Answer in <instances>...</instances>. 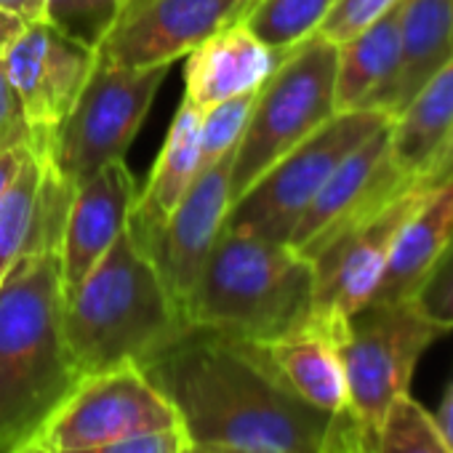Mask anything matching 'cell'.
Segmentation results:
<instances>
[{
  "mask_svg": "<svg viewBox=\"0 0 453 453\" xmlns=\"http://www.w3.org/2000/svg\"><path fill=\"white\" fill-rule=\"evenodd\" d=\"M173 426H179L176 411L150 376L139 365H120L86 376L51 416L41 440L59 453Z\"/></svg>",
  "mask_w": 453,
  "mask_h": 453,
  "instance_id": "10",
  "label": "cell"
},
{
  "mask_svg": "<svg viewBox=\"0 0 453 453\" xmlns=\"http://www.w3.org/2000/svg\"><path fill=\"white\" fill-rule=\"evenodd\" d=\"M429 187L413 184L371 219L328 241L312 259V312L310 318L344 331L347 320L368 307L384 278L395 238Z\"/></svg>",
  "mask_w": 453,
  "mask_h": 453,
  "instance_id": "9",
  "label": "cell"
},
{
  "mask_svg": "<svg viewBox=\"0 0 453 453\" xmlns=\"http://www.w3.org/2000/svg\"><path fill=\"white\" fill-rule=\"evenodd\" d=\"M373 453H453L432 413L411 395H403L384 416Z\"/></svg>",
  "mask_w": 453,
  "mask_h": 453,
  "instance_id": "26",
  "label": "cell"
},
{
  "mask_svg": "<svg viewBox=\"0 0 453 453\" xmlns=\"http://www.w3.org/2000/svg\"><path fill=\"white\" fill-rule=\"evenodd\" d=\"M43 171H46L43 155L30 150L14 184L0 197V283H4L12 267L27 254L38 219Z\"/></svg>",
  "mask_w": 453,
  "mask_h": 453,
  "instance_id": "23",
  "label": "cell"
},
{
  "mask_svg": "<svg viewBox=\"0 0 453 453\" xmlns=\"http://www.w3.org/2000/svg\"><path fill=\"white\" fill-rule=\"evenodd\" d=\"M0 9L14 12V14L25 17L27 22L43 19V0H0Z\"/></svg>",
  "mask_w": 453,
  "mask_h": 453,
  "instance_id": "37",
  "label": "cell"
},
{
  "mask_svg": "<svg viewBox=\"0 0 453 453\" xmlns=\"http://www.w3.org/2000/svg\"><path fill=\"white\" fill-rule=\"evenodd\" d=\"M257 91L251 94H241L226 102H219L208 110H203V120H200V171L216 160H221L224 155H230L246 126L251 118V107H254Z\"/></svg>",
  "mask_w": 453,
  "mask_h": 453,
  "instance_id": "27",
  "label": "cell"
},
{
  "mask_svg": "<svg viewBox=\"0 0 453 453\" xmlns=\"http://www.w3.org/2000/svg\"><path fill=\"white\" fill-rule=\"evenodd\" d=\"M453 131V59L389 120V150L416 181Z\"/></svg>",
  "mask_w": 453,
  "mask_h": 453,
  "instance_id": "22",
  "label": "cell"
},
{
  "mask_svg": "<svg viewBox=\"0 0 453 453\" xmlns=\"http://www.w3.org/2000/svg\"><path fill=\"white\" fill-rule=\"evenodd\" d=\"M442 334L413 299L368 304L347 320L339 339L347 413L373 448L387 411L408 395L421 355Z\"/></svg>",
  "mask_w": 453,
  "mask_h": 453,
  "instance_id": "7",
  "label": "cell"
},
{
  "mask_svg": "<svg viewBox=\"0 0 453 453\" xmlns=\"http://www.w3.org/2000/svg\"><path fill=\"white\" fill-rule=\"evenodd\" d=\"M334 0H254L243 25L278 57L318 35Z\"/></svg>",
  "mask_w": 453,
  "mask_h": 453,
  "instance_id": "24",
  "label": "cell"
},
{
  "mask_svg": "<svg viewBox=\"0 0 453 453\" xmlns=\"http://www.w3.org/2000/svg\"><path fill=\"white\" fill-rule=\"evenodd\" d=\"M59 251H30L0 283V448L38 440L83 381L67 347Z\"/></svg>",
  "mask_w": 453,
  "mask_h": 453,
  "instance_id": "2",
  "label": "cell"
},
{
  "mask_svg": "<svg viewBox=\"0 0 453 453\" xmlns=\"http://www.w3.org/2000/svg\"><path fill=\"white\" fill-rule=\"evenodd\" d=\"M342 334L307 318L299 328L259 344L278 376L310 405L347 413V376L339 349Z\"/></svg>",
  "mask_w": 453,
  "mask_h": 453,
  "instance_id": "18",
  "label": "cell"
},
{
  "mask_svg": "<svg viewBox=\"0 0 453 453\" xmlns=\"http://www.w3.org/2000/svg\"><path fill=\"white\" fill-rule=\"evenodd\" d=\"M33 144H25V147H12V150H4L0 152V197L6 195V189L14 184L19 168L25 165L27 155H30Z\"/></svg>",
  "mask_w": 453,
  "mask_h": 453,
  "instance_id": "34",
  "label": "cell"
},
{
  "mask_svg": "<svg viewBox=\"0 0 453 453\" xmlns=\"http://www.w3.org/2000/svg\"><path fill=\"white\" fill-rule=\"evenodd\" d=\"M334 86L336 46L323 35H312L280 57L273 75L257 91L249 126L235 147L233 200L336 115Z\"/></svg>",
  "mask_w": 453,
  "mask_h": 453,
  "instance_id": "5",
  "label": "cell"
},
{
  "mask_svg": "<svg viewBox=\"0 0 453 453\" xmlns=\"http://www.w3.org/2000/svg\"><path fill=\"white\" fill-rule=\"evenodd\" d=\"M25 144H33V131L22 115L19 99L6 75V67L0 62V152L12 147H25Z\"/></svg>",
  "mask_w": 453,
  "mask_h": 453,
  "instance_id": "31",
  "label": "cell"
},
{
  "mask_svg": "<svg viewBox=\"0 0 453 453\" xmlns=\"http://www.w3.org/2000/svg\"><path fill=\"white\" fill-rule=\"evenodd\" d=\"M62 323L83 379L120 365L142 368L187 328L157 265L128 226L96 267L65 291Z\"/></svg>",
  "mask_w": 453,
  "mask_h": 453,
  "instance_id": "3",
  "label": "cell"
},
{
  "mask_svg": "<svg viewBox=\"0 0 453 453\" xmlns=\"http://www.w3.org/2000/svg\"><path fill=\"white\" fill-rule=\"evenodd\" d=\"M179 453H238V450H230V448H221V445H205V442H192V440H184L181 450Z\"/></svg>",
  "mask_w": 453,
  "mask_h": 453,
  "instance_id": "38",
  "label": "cell"
},
{
  "mask_svg": "<svg viewBox=\"0 0 453 453\" xmlns=\"http://www.w3.org/2000/svg\"><path fill=\"white\" fill-rule=\"evenodd\" d=\"M280 57L243 22L219 30L187 54L184 99L200 110L241 94L259 91Z\"/></svg>",
  "mask_w": 453,
  "mask_h": 453,
  "instance_id": "16",
  "label": "cell"
},
{
  "mask_svg": "<svg viewBox=\"0 0 453 453\" xmlns=\"http://www.w3.org/2000/svg\"><path fill=\"white\" fill-rule=\"evenodd\" d=\"M376 448L360 434L357 424L352 421L349 413H342L339 424H336V432L328 442V448L323 453H373Z\"/></svg>",
  "mask_w": 453,
  "mask_h": 453,
  "instance_id": "32",
  "label": "cell"
},
{
  "mask_svg": "<svg viewBox=\"0 0 453 453\" xmlns=\"http://www.w3.org/2000/svg\"><path fill=\"white\" fill-rule=\"evenodd\" d=\"M136 192V179L126 160H115L73 187L59 243L65 291L75 288L120 238L128 226Z\"/></svg>",
  "mask_w": 453,
  "mask_h": 453,
  "instance_id": "15",
  "label": "cell"
},
{
  "mask_svg": "<svg viewBox=\"0 0 453 453\" xmlns=\"http://www.w3.org/2000/svg\"><path fill=\"white\" fill-rule=\"evenodd\" d=\"M413 302L445 334L453 331V243L442 254V259L437 262Z\"/></svg>",
  "mask_w": 453,
  "mask_h": 453,
  "instance_id": "29",
  "label": "cell"
},
{
  "mask_svg": "<svg viewBox=\"0 0 453 453\" xmlns=\"http://www.w3.org/2000/svg\"><path fill=\"white\" fill-rule=\"evenodd\" d=\"M312 312V265L294 246L221 230L184 307L200 326L254 344L299 328Z\"/></svg>",
  "mask_w": 453,
  "mask_h": 453,
  "instance_id": "4",
  "label": "cell"
},
{
  "mask_svg": "<svg viewBox=\"0 0 453 453\" xmlns=\"http://www.w3.org/2000/svg\"><path fill=\"white\" fill-rule=\"evenodd\" d=\"M403 6L405 0L381 14L373 25L336 46V115L355 110H379L400 57Z\"/></svg>",
  "mask_w": 453,
  "mask_h": 453,
  "instance_id": "21",
  "label": "cell"
},
{
  "mask_svg": "<svg viewBox=\"0 0 453 453\" xmlns=\"http://www.w3.org/2000/svg\"><path fill=\"white\" fill-rule=\"evenodd\" d=\"M12 453H54L41 437L38 440H30V442H25V445H19L17 450H12Z\"/></svg>",
  "mask_w": 453,
  "mask_h": 453,
  "instance_id": "39",
  "label": "cell"
},
{
  "mask_svg": "<svg viewBox=\"0 0 453 453\" xmlns=\"http://www.w3.org/2000/svg\"><path fill=\"white\" fill-rule=\"evenodd\" d=\"M448 176H453V131H450V136L445 139V144L437 150V155L429 160V165L421 171L418 184L434 187V184H440V181L448 179Z\"/></svg>",
  "mask_w": 453,
  "mask_h": 453,
  "instance_id": "33",
  "label": "cell"
},
{
  "mask_svg": "<svg viewBox=\"0 0 453 453\" xmlns=\"http://www.w3.org/2000/svg\"><path fill=\"white\" fill-rule=\"evenodd\" d=\"M453 243V176L429 187L403 221L371 304L411 302Z\"/></svg>",
  "mask_w": 453,
  "mask_h": 453,
  "instance_id": "17",
  "label": "cell"
},
{
  "mask_svg": "<svg viewBox=\"0 0 453 453\" xmlns=\"http://www.w3.org/2000/svg\"><path fill=\"white\" fill-rule=\"evenodd\" d=\"M168 67H118L94 54L91 73L67 118L43 142L33 144L67 181L81 184L104 165L126 160Z\"/></svg>",
  "mask_w": 453,
  "mask_h": 453,
  "instance_id": "6",
  "label": "cell"
},
{
  "mask_svg": "<svg viewBox=\"0 0 453 453\" xmlns=\"http://www.w3.org/2000/svg\"><path fill=\"white\" fill-rule=\"evenodd\" d=\"M200 120L203 110L181 99V107L176 110L168 136L150 171V181L142 192H136L128 219V230L139 243H147L163 230L200 173Z\"/></svg>",
  "mask_w": 453,
  "mask_h": 453,
  "instance_id": "19",
  "label": "cell"
},
{
  "mask_svg": "<svg viewBox=\"0 0 453 453\" xmlns=\"http://www.w3.org/2000/svg\"><path fill=\"white\" fill-rule=\"evenodd\" d=\"M387 123L389 115L379 110L334 115L323 128L283 155L265 176H259L241 197L230 203L224 230L288 243L299 219L339 163Z\"/></svg>",
  "mask_w": 453,
  "mask_h": 453,
  "instance_id": "8",
  "label": "cell"
},
{
  "mask_svg": "<svg viewBox=\"0 0 453 453\" xmlns=\"http://www.w3.org/2000/svg\"><path fill=\"white\" fill-rule=\"evenodd\" d=\"M400 0H334V6L320 25L318 35L331 41L334 46L349 41L368 25H373L381 14H387Z\"/></svg>",
  "mask_w": 453,
  "mask_h": 453,
  "instance_id": "28",
  "label": "cell"
},
{
  "mask_svg": "<svg viewBox=\"0 0 453 453\" xmlns=\"http://www.w3.org/2000/svg\"><path fill=\"white\" fill-rule=\"evenodd\" d=\"M432 418H434V426L440 429V434L445 437V442L453 448V381L445 389V397H442L437 413H432Z\"/></svg>",
  "mask_w": 453,
  "mask_h": 453,
  "instance_id": "36",
  "label": "cell"
},
{
  "mask_svg": "<svg viewBox=\"0 0 453 453\" xmlns=\"http://www.w3.org/2000/svg\"><path fill=\"white\" fill-rule=\"evenodd\" d=\"M233 157L235 150L230 155H224L221 160L205 165L192 181V187L187 189V195L181 197V203L176 205V211L171 213V219L165 221L163 230L152 235L147 243H139L157 265L181 312L200 280V273L205 267V259L219 233L224 230V219L233 203V192H230Z\"/></svg>",
  "mask_w": 453,
  "mask_h": 453,
  "instance_id": "14",
  "label": "cell"
},
{
  "mask_svg": "<svg viewBox=\"0 0 453 453\" xmlns=\"http://www.w3.org/2000/svg\"><path fill=\"white\" fill-rule=\"evenodd\" d=\"M94 54L46 22H30L12 46L4 67L33 131V144H43L67 118L91 73Z\"/></svg>",
  "mask_w": 453,
  "mask_h": 453,
  "instance_id": "13",
  "label": "cell"
},
{
  "mask_svg": "<svg viewBox=\"0 0 453 453\" xmlns=\"http://www.w3.org/2000/svg\"><path fill=\"white\" fill-rule=\"evenodd\" d=\"M254 0H128L96 49L118 67H171L205 38L243 22Z\"/></svg>",
  "mask_w": 453,
  "mask_h": 453,
  "instance_id": "12",
  "label": "cell"
},
{
  "mask_svg": "<svg viewBox=\"0 0 453 453\" xmlns=\"http://www.w3.org/2000/svg\"><path fill=\"white\" fill-rule=\"evenodd\" d=\"M413 184L418 181L397 165L389 150L387 123L339 163L299 219L288 246H294L304 259H312L328 241L371 219Z\"/></svg>",
  "mask_w": 453,
  "mask_h": 453,
  "instance_id": "11",
  "label": "cell"
},
{
  "mask_svg": "<svg viewBox=\"0 0 453 453\" xmlns=\"http://www.w3.org/2000/svg\"><path fill=\"white\" fill-rule=\"evenodd\" d=\"M27 19L14 14V12H6L0 9V62L6 59V54L12 51V46L22 38V33L27 30Z\"/></svg>",
  "mask_w": 453,
  "mask_h": 453,
  "instance_id": "35",
  "label": "cell"
},
{
  "mask_svg": "<svg viewBox=\"0 0 453 453\" xmlns=\"http://www.w3.org/2000/svg\"><path fill=\"white\" fill-rule=\"evenodd\" d=\"M450 59L453 0H405L400 19V57L379 112L392 120Z\"/></svg>",
  "mask_w": 453,
  "mask_h": 453,
  "instance_id": "20",
  "label": "cell"
},
{
  "mask_svg": "<svg viewBox=\"0 0 453 453\" xmlns=\"http://www.w3.org/2000/svg\"><path fill=\"white\" fill-rule=\"evenodd\" d=\"M128 0H43V19L65 38L96 51Z\"/></svg>",
  "mask_w": 453,
  "mask_h": 453,
  "instance_id": "25",
  "label": "cell"
},
{
  "mask_svg": "<svg viewBox=\"0 0 453 453\" xmlns=\"http://www.w3.org/2000/svg\"><path fill=\"white\" fill-rule=\"evenodd\" d=\"M0 453H12V450H6V448H0Z\"/></svg>",
  "mask_w": 453,
  "mask_h": 453,
  "instance_id": "40",
  "label": "cell"
},
{
  "mask_svg": "<svg viewBox=\"0 0 453 453\" xmlns=\"http://www.w3.org/2000/svg\"><path fill=\"white\" fill-rule=\"evenodd\" d=\"M187 440L238 453H323L342 418L304 403L262 347L187 326L142 365Z\"/></svg>",
  "mask_w": 453,
  "mask_h": 453,
  "instance_id": "1",
  "label": "cell"
},
{
  "mask_svg": "<svg viewBox=\"0 0 453 453\" xmlns=\"http://www.w3.org/2000/svg\"><path fill=\"white\" fill-rule=\"evenodd\" d=\"M184 440L187 437L181 426H173V429H160V432H142V434L123 437V440L96 445V448L59 450V453H179Z\"/></svg>",
  "mask_w": 453,
  "mask_h": 453,
  "instance_id": "30",
  "label": "cell"
}]
</instances>
